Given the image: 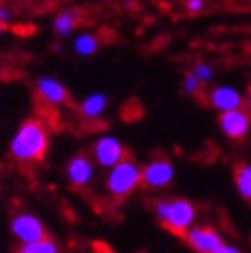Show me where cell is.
<instances>
[{
	"label": "cell",
	"mask_w": 251,
	"mask_h": 253,
	"mask_svg": "<svg viewBox=\"0 0 251 253\" xmlns=\"http://www.w3.org/2000/svg\"><path fill=\"white\" fill-rule=\"evenodd\" d=\"M209 102H211L212 107H218L221 111L239 109V107L244 106V99L241 97V93H237L230 86H218L214 90H211Z\"/></svg>",
	"instance_id": "10"
},
{
	"label": "cell",
	"mask_w": 251,
	"mask_h": 253,
	"mask_svg": "<svg viewBox=\"0 0 251 253\" xmlns=\"http://www.w3.org/2000/svg\"><path fill=\"white\" fill-rule=\"evenodd\" d=\"M139 185H141V167L128 157L114 166V170L107 179V190L116 201H123Z\"/></svg>",
	"instance_id": "3"
},
{
	"label": "cell",
	"mask_w": 251,
	"mask_h": 253,
	"mask_svg": "<svg viewBox=\"0 0 251 253\" xmlns=\"http://www.w3.org/2000/svg\"><path fill=\"white\" fill-rule=\"evenodd\" d=\"M47 151V130L37 118H28L20 125L11 141V153L20 162H41Z\"/></svg>",
	"instance_id": "1"
},
{
	"label": "cell",
	"mask_w": 251,
	"mask_h": 253,
	"mask_svg": "<svg viewBox=\"0 0 251 253\" xmlns=\"http://www.w3.org/2000/svg\"><path fill=\"white\" fill-rule=\"evenodd\" d=\"M218 123H220L221 130H223V134L227 137L234 139V141H241V139L246 137L248 130H250L251 116L243 107L230 109V111H221Z\"/></svg>",
	"instance_id": "4"
},
{
	"label": "cell",
	"mask_w": 251,
	"mask_h": 253,
	"mask_svg": "<svg viewBox=\"0 0 251 253\" xmlns=\"http://www.w3.org/2000/svg\"><path fill=\"white\" fill-rule=\"evenodd\" d=\"M12 232L25 243L39 241V239H46L47 237L42 223L36 216H30V214L16 216L14 221H12Z\"/></svg>",
	"instance_id": "8"
},
{
	"label": "cell",
	"mask_w": 251,
	"mask_h": 253,
	"mask_svg": "<svg viewBox=\"0 0 251 253\" xmlns=\"http://www.w3.org/2000/svg\"><path fill=\"white\" fill-rule=\"evenodd\" d=\"M107 106V97L104 93H93L88 99L83 100L81 104V115L84 118H98L102 115Z\"/></svg>",
	"instance_id": "12"
},
{
	"label": "cell",
	"mask_w": 251,
	"mask_h": 253,
	"mask_svg": "<svg viewBox=\"0 0 251 253\" xmlns=\"http://www.w3.org/2000/svg\"><path fill=\"white\" fill-rule=\"evenodd\" d=\"M5 32V28H4V23H0V37H2V34Z\"/></svg>",
	"instance_id": "23"
},
{
	"label": "cell",
	"mask_w": 251,
	"mask_h": 253,
	"mask_svg": "<svg viewBox=\"0 0 251 253\" xmlns=\"http://www.w3.org/2000/svg\"><path fill=\"white\" fill-rule=\"evenodd\" d=\"M248 106H250V109H251V88H250V91H248Z\"/></svg>",
	"instance_id": "22"
},
{
	"label": "cell",
	"mask_w": 251,
	"mask_h": 253,
	"mask_svg": "<svg viewBox=\"0 0 251 253\" xmlns=\"http://www.w3.org/2000/svg\"><path fill=\"white\" fill-rule=\"evenodd\" d=\"M76 25H78V14L74 11H63L55 18L53 28H55V32L60 37H67L72 34Z\"/></svg>",
	"instance_id": "13"
},
{
	"label": "cell",
	"mask_w": 251,
	"mask_h": 253,
	"mask_svg": "<svg viewBox=\"0 0 251 253\" xmlns=\"http://www.w3.org/2000/svg\"><path fill=\"white\" fill-rule=\"evenodd\" d=\"M218 253H239L237 250H234V248H230V246H221L220 250H218Z\"/></svg>",
	"instance_id": "21"
},
{
	"label": "cell",
	"mask_w": 251,
	"mask_h": 253,
	"mask_svg": "<svg viewBox=\"0 0 251 253\" xmlns=\"http://www.w3.org/2000/svg\"><path fill=\"white\" fill-rule=\"evenodd\" d=\"M91 162L86 155H78L71 160L69 164V178H71L72 185L76 186H83L84 183L90 181L91 178Z\"/></svg>",
	"instance_id": "11"
},
{
	"label": "cell",
	"mask_w": 251,
	"mask_h": 253,
	"mask_svg": "<svg viewBox=\"0 0 251 253\" xmlns=\"http://www.w3.org/2000/svg\"><path fill=\"white\" fill-rule=\"evenodd\" d=\"M192 72L200 79V81H202V83H204V81H209V79L212 78V67H209L208 63H204V62L197 63Z\"/></svg>",
	"instance_id": "18"
},
{
	"label": "cell",
	"mask_w": 251,
	"mask_h": 253,
	"mask_svg": "<svg viewBox=\"0 0 251 253\" xmlns=\"http://www.w3.org/2000/svg\"><path fill=\"white\" fill-rule=\"evenodd\" d=\"M16 253H56V245L51 239H39L20 246Z\"/></svg>",
	"instance_id": "16"
},
{
	"label": "cell",
	"mask_w": 251,
	"mask_h": 253,
	"mask_svg": "<svg viewBox=\"0 0 251 253\" xmlns=\"http://www.w3.org/2000/svg\"><path fill=\"white\" fill-rule=\"evenodd\" d=\"M186 243L199 253H218V250L223 246L221 239L212 229H193L186 230L185 237Z\"/></svg>",
	"instance_id": "6"
},
{
	"label": "cell",
	"mask_w": 251,
	"mask_h": 253,
	"mask_svg": "<svg viewBox=\"0 0 251 253\" xmlns=\"http://www.w3.org/2000/svg\"><path fill=\"white\" fill-rule=\"evenodd\" d=\"M97 47H98V41H97V37L91 36V34H81V36H78L74 41L76 53L81 56L93 55V53L97 51Z\"/></svg>",
	"instance_id": "15"
},
{
	"label": "cell",
	"mask_w": 251,
	"mask_h": 253,
	"mask_svg": "<svg viewBox=\"0 0 251 253\" xmlns=\"http://www.w3.org/2000/svg\"><path fill=\"white\" fill-rule=\"evenodd\" d=\"M236 183H237V188H239L241 195L244 199H251V166L244 162H239L236 166Z\"/></svg>",
	"instance_id": "14"
},
{
	"label": "cell",
	"mask_w": 251,
	"mask_h": 253,
	"mask_svg": "<svg viewBox=\"0 0 251 253\" xmlns=\"http://www.w3.org/2000/svg\"><path fill=\"white\" fill-rule=\"evenodd\" d=\"M126 157H128V151L113 137H102L95 144V158L100 162V166H116Z\"/></svg>",
	"instance_id": "9"
},
{
	"label": "cell",
	"mask_w": 251,
	"mask_h": 253,
	"mask_svg": "<svg viewBox=\"0 0 251 253\" xmlns=\"http://www.w3.org/2000/svg\"><path fill=\"white\" fill-rule=\"evenodd\" d=\"M12 20V11L5 5H0V23H7Z\"/></svg>",
	"instance_id": "20"
},
{
	"label": "cell",
	"mask_w": 251,
	"mask_h": 253,
	"mask_svg": "<svg viewBox=\"0 0 251 253\" xmlns=\"http://www.w3.org/2000/svg\"><path fill=\"white\" fill-rule=\"evenodd\" d=\"M200 83H202V81H200L193 72H188V74L185 76V79H183V88H185L186 93H197V91L200 90Z\"/></svg>",
	"instance_id": "17"
},
{
	"label": "cell",
	"mask_w": 251,
	"mask_h": 253,
	"mask_svg": "<svg viewBox=\"0 0 251 253\" xmlns=\"http://www.w3.org/2000/svg\"><path fill=\"white\" fill-rule=\"evenodd\" d=\"M36 90L41 99L44 102L51 104V106H62V104H69V100H71V95H69L67 88L60 81L47 78V76L37 79Z\"/></svg>",
	"instance_id": "7"
},
{
	"label": "cell",
	"mask_w": 251,
	"mask_h": 253,
	"mask_svg": "<svg viewBox=\"0 0 251 253\" xmlns=\"http://www.w3.org/2000/svg\"><path fill=\"white\" fill-rule=\"evenodd\" d=\"M172 179V166L167 160H155L141 169L142 188H160Z\"/></svg>",
	"instance_id": "5"
},
{
	"label": "cell",
	"mask_w": 251,
	"mask_h": 253,
	"mask_svg": "<svg viewBox=\"0 0 251 253\" xmlns=\"http://www.w3.org/2000/svg\"><path fill=\"white\" fill-rule=\"evenodd\" d=\"M157 213L162 218V227L172 232L177 237H185L186 227L190 225V221L193 220V206L185 199L174 202H158L157 204Z\"/></svg>",
	"instance_id": "2"
},
{
	"label": "cell",
	"mask_w": 251,
	"mask_h": 253,
	"mask_svg": "<svg viewBox=\"0 0 251 253\" xmlns=\"http://www.w3.org/2000/svg\"><path fill=\"white\" fill-rule=\"evenodd\" d=\"M185 5L190 12H199L204 7V0H186Z\"/></svg>",
	"instance_id": "19"
}]
</instances>
